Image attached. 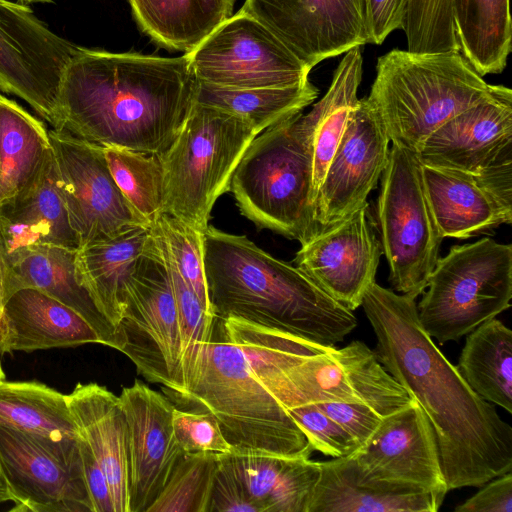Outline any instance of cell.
I'll return each mask as SVG.
<instances>
[{"mask_svg":"<svg viewBox=\"0 0 512 512\" xmlns=\"http://www.w3.org/2000/svg\"><path fill=\"white\" fill-rule=\"evenodd\" d=\"M415 300L370 286L361 306L376 336L375 353L429 419L448 490L481 487L512 470V427L426 333Z\"/></svg>","mask_w":512,"mask_h":512,"instance_id":"1","label":"cell"},{"mask_svg":"<svg viewBox=\"0 0 512 512\" xmlns=\"http://www.w3.org/2000/svg\"><path fill=\"white\" fill-rule=\"evenodd\" d=\"M196 83L185 54L80 47L62 75L55 130L102 147L160 154L181 130Z\"/></svg>","mask_w":512,"mask_h":512,"instance_id":"2","label":"cell"},{"mask_svg":"<svg viewBox=\"0 0 512 512\" xmlns=\"http://www.w3.org/2000/svg\"><path fill=\"white\" fill-rule=\"evenodd\" d=\"M328 349L243 319L215 317L195 382L165 395L178 408L212 415L234 449L309 458L308 438L272 389L281 371Z\"/></svg>","mask_w":512,"mask_h":512,"instance_id":"3","label":"cell"},{"mask_svg":"<svg viewBox=\"0 0 512 512\" xmlns=\"http://www.w3.org/2000/svg\"><path fill=\"white\" fill-rule=\"evenodd\" d=\"M204 266L212 311L335 347L357 326L348 310L296 266L262 250L246 236L209 226Z\"/></svg>","mask_w":512,"mask_h":512,"instance_id":"4","label":"cell"},{"mask_svg":"<svg viewBox=\"0 0 512 512\" xmlns=\"http://www.w3.org/2000/svg\"><path fill=\"white\" fill-rule=\"evenodd\" d=\"M366 98L390 142L418 152L446 121L493 94L460 51L417 54L392 50L377 60Z\"/></svg>","mask_w":512,"mask_h":512,"instance_id":"5","label":"cell"},{"mask_svg":"<svg viewBox=\"0 0 512 512\" xmlns=\"http://www.w3.org/2000/svg\"><path fill=\"white\" fill-rule=\"evenodd\" d=\"M302 112L267 128L241 157L230 182L237 206L257 227L301 244L321 227L312 199V156Z\"/></svg>","mask_w":512,"mask_h":512,"instance_id":"6","label":"cell"},{"mask_svg":"<svg viewBox=\"0 0 512 512\" xmlns=\"http://www.w3.org/2000/svg\"><path fill=\"white\" fill-rule=\"evenodd\" d=\"M257 135L242 118L194 102L172 144L159 154L163 212L204 232L216 200L229 191L234 170Z\"/></svg>","mask_w":512,"mask_h":512,"instance_id":"7","label":"cell"},{"mask_svg":"<svg viewBox=\"0 0 512 512\" xmlns=\"http://www.w3.org/2000/svg\"><path fill=\"white\" fill-rule=\"evenodd\" d=\"M425 290L417 311L426 333L440 344L460 340L510 308L512 246L489 237L452 246Z\"/></svg>","mask_w":512,"mask_h":512,"instance_id":"8","label":"cell"},{"mask_svg":"<svg viewBox=\"0 0 512 512\" xmlns=\"http://www.w3.org/2000/svg\"><path fill=\"white\" fill-rule=\"evenodd\" d=\"M114 348L164 393L182 389L181 339L175 296L163 239L155 225L131 273Z\"/></svg>","mask_w":512,"mask_h":512,"instance_id":"9","label":"cell"},{"mask_svg":"<svg viewBox=\"0 0 512 512\" xmlns=\"http://www.w3.org/2000/svg\"><path fill=\"white\" fill-rule=\"evenodd\" d=\"M380 179L377 217L389 280L395 291L416 299L427 287L443 240L418 153L392 143Z\"/></svg>","mask_w":512,"mask_h":512,"instance_id":"10","label":"cell"},{"mask_svg":"<svg viewBox=\"0 0 512 512\" xmlns=\"http://www.w3.org/2000/svg\"><path fill=\"white\" fill-rule=\"evenodd\" d=\"M274 396L286 409L307 403H358L384 417L414 401L375 351L358 340L283 370Z\"/></svg>","mask_w":512,"mask_h":512,"instance_id":"11","label":"cell"},{"mask_svg":"<svg viewBox=\"0 0 512 512\" xmlns=\"http://www.w3.org/2000/svg\"><path fill=\"white\" fill-rule=\"evenodd\" d=\"M196 80L234 88L290 87L311 68L256 18L238 11L188 53Z\"/></svg>","mask_w":512,"mask_h":512,"instance_id":"12","label":"cell"},{"mask_svg":"<svg viewBox=\"0 0 512 512\" xmlns=\"http://www.w3.org/2000/svg\"><path fill=\"white\" fill-rule=\"evenodd\" d=\"M81 46L50 30L27 6L0 0V89L55 129L62 75Z\"/></svg>","mask_w":512,"mask_h":512,"instance_id":"13","label":"cell"},{"mask_svg":"<svg viewBox=\"0 0 512 512\" xmlns=\"http://www.w3.org/2000/svg\"><path fill=\"white\" fill-rule=\"evenodd\" d=\"M78 440L54 442L0 426V465L11 511L93 512Z\"/></svg>","mask_w":512,"mask_h":512,"instance_id":"14","label":"cell"},{"mask_svg":"<svg viewBox=\"0 0 512 512\" xmlns=\"http://www.w3.org/2000/svg\"><path fill=\"white\" fill-rule=\"evenodd\" d=\"M59 189L79 248L136 225L147 226L116 185L103 147L48 130Z\"/></svg>","mask_w":512,"mask_h":512,"instance_id":"15","label":"cell"},{"mask_svg":"<svg viewBox=\"0 0 512 512\" xmlns=\"http://www.w3.org/2000/svg\"><path fill=\"white\" fill-rule=\"evenodd\" d=\"M348 456L360 484L444 496L449 491L433 427L415 400L386 416L371 438Z\"/></svg>","mask_w":512,"mask_h":512,"instance_id":"16","label":"cell"},{"mask_svg":"<svg viewBox=\"0 0 512 512\" xmlns=\"http://www.w3.org/2000/svg\"><path fill=\"white\" fill-rule=\"evenodd\" d=\"M382 254L366 202L343 219L321 226L301 244L294 263L326 294L354 311L376 282Z\"/></svg>","mask_w":512,"mask_h":512,"instance_id":"17","label":"cell"},{"mask_svg":"<svg viewBox=\"0 0 512 512\" xmlns=\"http://www.w3.org/2000/svg\"><path fill=\"white\" fill-rule=\"evenodd\" d=\"M240 11L260 21L311 69L369 43L366 0H246Z\"/></svg>","mask_w":512,"mask_h":512,"instance_id":"18","label":"cell"},{"mask_svg":"<svg viewBox=\"0 0 512 512\" xmlns=\"http://www.w3.org/2000/svg\"><path fill=\"white\" fill-rule=\"evenodd\" d=\"M390 139L366 98L353 110L315 201L320 226L348 216L367 202L387 165Z\"/></svg>","mask_w":512,"mask_h":512,"instance_id":"19","label":"cell"},{"mask_svg":"<svg viewBox=\"0 0 512 512\" xmlns=\"http://www.w3.org/2000/svg\"><path fill=\"white\" fill-rule=\"evenodd\" d=\"M424 164L481 175L512 164V91L492 95L460 112L421 145Z\"/></svg>","mask_w":512,"mask_h":512,"instance_id":"20","label":"cell"},{"mask_svg":"<svg viewBox=\"0 0 512 512\" xmlns=\"http://www.w3.org/2000/svg\"><path fill=\"white\" fill-rule=\"evenodd\" d=\"M119 398L127 423L130 512H146L183 454L172 427L175 405L139 380Z\"/></svg>","mask_w":512,"mask_h":512,"instance_id":"21","label":"cell"},{"mask_svg":"<svg viewBox=\"0 0 512 512\" xmlns=\"http://www.w3.org/2000/svg\"><path fill=\"white\" fill-rule=\"evenodd\" d=\"M423 177L443 238L467 239L511 224L512 164L474 175L423 163Z\"/></svg>","mask_w":512,"mask_h":512,"instance_id":"22","label":"cell"},{"mask_svg":"<svg viewBox=\"0 0 512 512\" xmlns=\"http://www.w3.org/2000/svg\"><path fill=\"white\" fill-rule=\"evenodd\" d=\"M0 235L9 261L35 246L79 248L59 189L52 147L33 178L0 202Z\"/></svg>","mask_w":512,"mask_h":512,"instance_id":"23","label":"cell"},{"mask_svg":"<svg viewBox=\"0 0 512 512\" xmlns=\"http://www.w3.org/2000/svg\"><path fill=\"white\" fill-rule=\"evenodd\" d=\"M80 437L105 472L115 512H130L128 435L119 396L97 383H78L66 395Z\"/></svg>","mask_w":512,"mask_h":512,"instance_id":"24","label":"cell"},{"mask_svg":"<svg viewBox=\"0 0 512 512\" xmlns=\"http://www.w3.org/2000/svg\"><path fill=\"white\" fill-rule=\"evenodd\" d=\"M4 354L89 343L102 344L96 330L77 312L34 288L14 292L4 307Z\"/></svg>","mask_w":512,"mask_h":512,"instance_id":"25","label":"cell"},{"mask_svg":"<svg viewBox=\"0 0 512 512\" xmlns=\"http://www.w3.org/2000/svg\"><path fill=\"white\" fill-rule=\"evenodd\" d=\"M223 456L260 512L309 511L320 462L234 448Z\"/></svg>","mask_w":512,"mask_h":512,"instance_id":"26","label":"cell"},{"mask_svg":"<svg viewBox=\"0 0 512 512\" xmlns=\"http://www.w3.org/2000/svg\"><path fill=\"white\" fill-rule=\"evenodd\" d=\"M150 233L151 226L136 225L76 251L77 278L115 331L123 314L127 281Z\"/></svg>","mask_w":512,"mask_h":512,"instance_id":"27","label":"cell"},{"mask_svg":"<svg viewBox=\"0 0 512 512\" xmlns=\"http://www.w3.org/2000/svg\"><path fill=\"white\" fill-rule=\"evenodd\" d=\"M76 251L62 246L42 245L21 252L10 260L11 293L34 288L51 296L81 315L99 334L103 345L114 348L115 329L77 278Z\"/></svg>","mask_w":512,"mask_h":512,"instance_id":"28","label":"cell"},{"mask_svg":"<svg viewBox=\"0 0 512 512\" xmlns=\"http://www.w3.org/2000/svg\"><path fill=\"white\" fill-rule=\"evenodd\" d=\"M321 473L308 512H436L445 496L357 482L349 458L320 462Z\"/></svg>","mask_w":512,"mask_h":512,"instance_id":"29","label":"cell"},{"mask_svg":"<svg viewBox=\"0 0 512 512\" xmlns=\"http://www.w3.org/2000/svg\"><path fill=\"white\" fill-rule=\"evenodd\" d=\"M362 77L360 47L348 50L336 68L330 87L300 121L312 156V199L318 190L353 110L359 104Z\"/></svg>","mask_w":512,"mask_h":512,"instance_id":"30","label":"cell"},{"mask_svg":"<svg viewBox=\"0 0 512 512\" xmlns=\"http://www.w3.org/2000/svg\"><path fill=\"white\" fill-rule=\"evenodd\" d=\"M139 28L155 43L188 53L232 16L235 0H128Z\"/></svg>","mask_w":512,"mask_h":512,"instance_id":"31","label":"cell"},{"mask_svg":"<svg viewBox=\"0 0 512 512\" xmlns=\"http://www.w3.org/2000/svg\"><path fill=\"white\" fill-rule=\"evenodd\" d=\"M0 426L54 442L80 438L67 396L34 380H0Z\"/></svg>","mask_w":512,"mask_h":512,"instance_id":"32","label":"cell"},{"mask_svg":"<svg viewBox=\"0 0 512 512\" xmlns=\"http://www.w3.org/2000/svg\"><path fill=\"white\" fill-rule=\"evenodd\" d=\"M459 51L481 75L499 74L511 52L509 0H453Z\"/></svg>","mask_w":512,"mask_h":512,"instance_id":"33","label":"cell"},{"mask_svg":"<svg viewBox=\"0 0 512 512\" xmlns=\"http://www.w3.org/2000/svg\"><path fill=\"white\" fill-rule=\"evenodd\" d=\"M458 372L483 399L512 412V331L496 318L466 335Z\"/></svg>","mask_w":512,"mask_h":512,"instance_id":"34","label":"cell"},{"mask_svg":"<svg viewBox=\"0 0 512 512\" xmlns=\"http://www.w3.org/2000/svg\"><path fill=\"white\" fill-rule=\"evenodd\" d=\"M50 150L43 122L0 93V202L33 178Z\"/></svg>","mask_w":512,"mask_h":512,"instance_id":"35","label":"cell"},{"mask_svg":"<svg viewBox=\"0 0 512 512\" xmlns=\"http://www.w3.org/2000/svg\"><path fill=\"white\" fill-rule=\"evenodd\" d=\"M317 96L318 89L309 81L290 87L234 89L197 80L194 102L232 113L260 134L302 112Z\"/></svg>","mask_w":512,"mask_h":512,"instance_id":"36","label":"cell"},{"mask_svg":"<svg viewBox=\"0 0 512 512\" xmlns=\"http://www.w3.org/2000/svg\"><path fill=\"white\" fill-rule=\"evenodd\" d=\"M110 173L132 209L153 226L163 213V169L159 154L103 147Z\"/></svg>","mask_w":512,"mask_h":512,"instance_id":"37","label":"cell"},{"mask_svg":"<svg viewBox=\"0 0 512 512\" xmlns=\"http://www.w3.org/2000/svg\"><path fill=\"white\" fill-rule=\"evenodd\" d=\"M167 261L180 328L182 389L178 393L164 394H179L187 391L199 375L212 340L215 316L206 311L197 295L171 264L168 256Z\"/></svg>","mask_w":512,"mask_h":512,"instance_id":"38","label":"cell"},{"mask_svg":"<svg viewBox=\"0 0 512 512\" xmlns=\"http://www.w3.org/2000/svg\"><path fill=\"white\" fill-rule=\"evenodd\" d=\"M219 454L183 453L146 512H209Z\"/></svg>","mask_w":512,"mask_h":512,"instance_id":"39","label":"cell"},{"mask_svg":"<svg viewBox=\"0 0 512 512\" xmlns=\"http://www.w3.org/2000/svg\"><path fill=\"white\" fill-rule=\"evenodd\" d=\"M160 233L169 261L212 315L204 266V232L181 219L162 213L154 224Z\"/></svg>","mask_w":512,"mask_h":512,"instance_id":"40","label":"cell"},{"mask_svg":"<svg viewBox=\"0 0 512 512\" xmlns=\"http://www.w3.org/2000/svg\"><path fill=\"white\" fill-rule=\"evenodd\" d=\"M402 30L409 52L459 51L453 0H407Z\"/></svg>","mask_w":512,"mask_h":512,"instance_id":"41","label":"cell"},{"mask_svg":"<svg viewBox=\"0 0 512 512\" xmlns=\"http://www.w3.org/2000/svg\"><path fill=\"white\" fill-rule=\"evenodd\" d=\"M287 411L302 429L314 451L339 458L350 455L358 448L354 438L316 404H302L288 408Z\"/></svg>","mask_w":512,"mask_h":512,"instance_id":"42","label":"cell"},{"mask_svg":"<svg viewBox=\"0 0 512 512\" xmlns=\"http://www.w3.org/2000/svg\"><path fill=\"white\" fill-rule=\"evenodd\" d=\"M172 427L183 453L227 454L233 450L217 420L208 413L174 407Z\"/></svg>","mask_w":512,"mask_h":512,"instance_id":"43","label":"cell"},{"mask_svg":"<svg viewBox=\"0 0 512 512\" xmlns=\"http://www.w3.org/2000/svg\"><path fill=\"white\" fill-rule=\"evenodd\" d=\"M209 512H260L223 454H219Z\"/></svg>","mask_w":512,"mask_h":512,"instance_id":"44","label":"cell"},{"mask_svg":"<svg viewBox=\"0 0 512 512\" xmlns=\"http://www.w3.org/2000/svg\"><path fill=\"white\" fill-rule=\"evenodd\" d=\"M324 413L337 421L356 441L365 444L385 418L367 405L358 403H317Z\"/></svg>","mask_w":512,"mask_h":512,"instance_id":"45","label":"cell"},{"mask_svg":"<svg viewBox=\"0 0 512 512\" xmlns=\"http://www.w3.org/2000/svg\"><path fill=\"white\" fill-rule=\"evenodd\" d=\"M472 497L455 508L456 512H512V473L497 476Z\"/></svg>","mask_w":512,"mask_h":512,"instance_id":"46","label":"cell"},{"mask_svg":"<svg viewBox=\"0 0 512 512\" xmlns=\"http://www.w3.org/2000/svg\"><path fill=\"white\" fill-rule=\"evenodd\" d=\"M407 0H366L369 43L382 44L387 36L403 27Z\"/></svg>","mask_w":512,"mask_h":512,"instance_id":"47","label":"cell"},{"mask_svg":"<svg viewBox=\"0 0 512 512\" xmlns=\"http://www.w3.org/2000/svg\"><path fill=\"white\" fill-rule=\"evenodd\" d=\"M78 445L84 480L93 512H115L112 493L105 472L81 437L78 440Z\"/></svg>","mask_w":512,"mask_h":512,"instance_id":"48","label":"cell"},{"mask_svg":"<svg viewBox=\"0 0 512 512\" xmlns=\"http://www.w3.org/2000/svg\"><path fill=\"white\" fill-rule=\"evenodd\" d=\"M11 263L6 254L4 243L0 235V357L4 355L5 329L4 307L11 296Z\"/></svg>","mask_w":512,"mask_h":512,"instance_id":"49","label":"cell"},{"mask_svg":"<svg viewBox=\"0 0 512 512\" xmlns=\"http://www.w3.org/2000/svg\"><path fill=\"white\" fill-rule=\"evenodd\" d=\"M11 501V494L0 465V504Z\"/></svg>","mask_w":512,"mask_h":512,"instance_id":"50","label":"cell"},{"mask_svg":"<svg viewBox=\"0 0 512 512\" xmlns=\"http://www.w3.org/2000/svg\"><path fill=\"white\" fill-rule=\"evenodd\" d=\"M26 3H51L54 0H19Z\"/></svg>","mask_w":512,"mask_h":512,"instance_id":"51","label":"cell"},{"mask_svg":"<svg viewBox=\"0 0 512 512\" xmlns=\"http://www.w3.org/2000/svg\"><path fill=\"white\" fill-rule=\"evenodd\" d=\"M5 379V374L2 369H0V380Z\"/></svg>","mask_w":512,"mask_h":512,"instance_id":"52","label":"cell"},{"mask_svg":"<svg viewBox=\"0 0 512 512\" xmlns=\"http://www.w3.org/2000/svg\"><path fill=\"white\" fill-rule=\"evenodd\" d=\"M0 369H2V366H1V361H0Z\"/></svg>","mask_w":512,"mask_h":512,"instance_id":"53","label":"cell"},{"mask_svg":"<svg viewBox=\"0 0 512 512\" xmlns=\"http://www.w3.org/2000/svg\"><path fill=\"white\" fill-rule=\"evenodd\" d=\"M1 358V357H0Z\"/></svg>","mask_w":512,"mask_h":512,"instance_id":"54","label":"cell"}]
</instances>
